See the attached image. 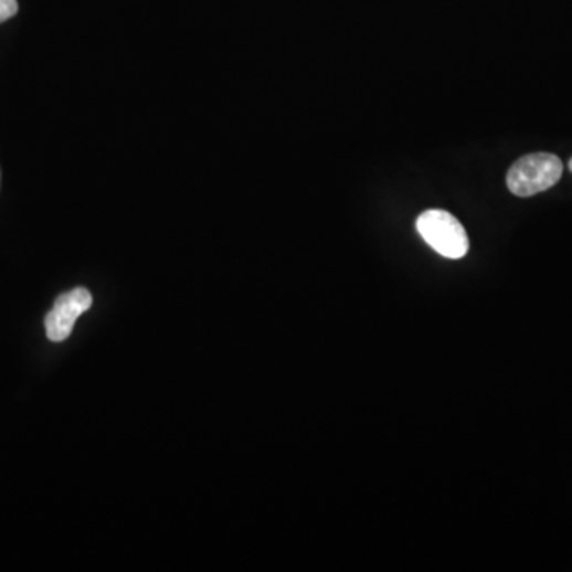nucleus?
Listing matches in <instances>:
<instances>
[{
	"mask_svg": "<svg viewBox=\"0 0 572 572\" xmlns=\"http://www.w3.org/2000/svg\"><path fill=\"white\" fill-rule=\"evenodd\" d=\"M416 230L431 248L445 258L459 259L468 253L469 239L463 224L445 210H426L416 220Z\"/></svg>",
	"mask_w": 572,
	"mask_h": 572,
	"instance_id": "obj_2",
	"label": "nucleus"
},
{
	"mask_svg": "<svg viewBox=\"0 0 572 572\" xmlns=\"http://www.w3.org/2000/svg\"><path fill=\"white\" fill-rule=\"evenodd\" d=\"M18 0H0V23H6L18 13Z\"/></svg>",
	"mask_w": 572,
	"mask_h": 572,
	"instance_id": "obj_4",
	"label": "nucleus"
},
{
	"mask_svg": "<svg viewBox=\"0 0 572 572\" xmlns=\"http://www.w3.org/2000/svg\"><path fill=\"white\" fill-rule=\"evenodd\" d=\"M561 176H563V165L559 157L550 153H533L513 162L506 177V183L510 193L519 198H530L555 187Z\"/></svg>",
	"mask_w": 572,
	"mask_h": 572,
	"instance_id": "obj_1",
	"label": "nucleus"
},
{
	"mask_svg": "<svg viewBox=\"0 0 572 572\" xmlns=\"http://www.w3.org/2000/svg\"><path fill=\"white\" fill-rule=\"evenodd\" d=\"M570 169H571V172H572V159L570 161Z\"/></svg>",
	"mask_w": 572,
	"mask_h": 572,
	"instance_id": "obj_5",
	"label": "nucleus"
},
{
	"mask_svg": "<svg viewBox=\"0 0 572 572\" xmlns=\"http://www.w3.org/2000/svg\"><path fill=\"white\" fill-rule=\"evenodd\" d=\"M93 306L92 293L86 288H74L64 295L57 296L54 300L53 309L46 314L45 329L46 336L52 342H63L72 335L75 321L80 315L88 313Z\"/></svg>",
	"mask_w": 572,
	"mask_h": 572,
	"instance_id": "obj_3",
	"label": "nucleus"
}]
</instances>
